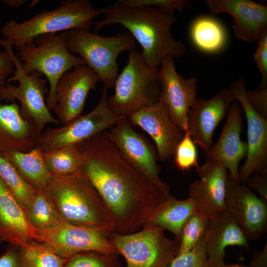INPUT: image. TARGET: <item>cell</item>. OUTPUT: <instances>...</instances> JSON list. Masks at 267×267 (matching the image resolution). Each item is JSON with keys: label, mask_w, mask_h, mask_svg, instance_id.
Listing matches in <instances>:
<instances>
[{"label": "cell", "mask_w": 267, "mask_h": 267, "mask_svg": "<svg viewBox=\"0 0 267 267\" xmlns=\"http://www.w3.org/2000/svg\"><path fill=\"white\" fill-rule=\"evenodd\" d=\"M78 145L82 173L106 205L115 224L114 232L139 230L167 195L122 158L104 132Z\"/></svg>", "instance_id": "1"}, {"label": "cell", "mask_w": 267, "mask_h": 267, "mask_svg": "<svg viewBox=\"0 0 267 267\" xmlns=\"http://www.w3.org/2000/svg\"><path fill=\"white\" fill-rule=\"evenodd\" d=\"M103 8L104 18L93 22L94 31L108 25H121L140 45L149 66L158 68L164 59L185 54V46L172 32L177 21L174 11L153 6H128L118 1Z\"/></svg>", "instance_id": "2"}, {"label": "cell", "mask_w": 267, "mask_h": 267, "mask_svg": "<svg viewBox=\"0 0 267 267\" xmlns=\"http://www.w3.org/2000/svg\"><path fill=\"white\" fill-rule=\"evenodd\" d=\"M63 222L107 233L115 224L102 199L82 173L52 176L44 189Z\"/></svg>", "instance_id": "3"}, {"label": "cell", "mask_w": 267, "mask_h": 267, "mask_svg": "<svg viewBox=\"0 0 267 267\" xmlns=\"http://www.w3.org/2000/svg\"><path fill=\"white\" fill-rule=\"evenodd\" d=\"M103 12V8L97 9L88 0H64L57 8L42 11L26 21H6L0 29L1 38L16 48L42 34L76 29L90 30L93 19Z\"/></svg>", "instance_id": "4"}, {"label": "cell", "mask_w": 267, "mask_h": 267, "mask_svg": "<svg viewBox=\"0 0 267 267\" xmlns=\"http://www.w3.org/2000/svg\"><path fill=\"white\" fill-rule=\"evenodd\" d=\"M65 38L66 32L42 34L33 42L16 48L15 55L25 73L37 71L46 77L49 89L46 104L50 111L56 106L55 90L61 77L77 66L86 64L82 58L68 51Z\"/></svg>", "instance_id": "5"}, {"label": "cell", "mask_w": 267, "mask_h": 267, "mask_svg": "<svg viewBox=\"0 0 267 267\" xmlns=\"http://www.w3.org/2000/svg\"><path fill=\"white\" fill-rule=\"evenodd\" d=\"M114 94L108 98V106L119 117L131 114L159 100L160 79L158 68L149 66L142 53L134 49L115 85Z\"/></svg>", "instance_id": "6"}, {"label": "cell", "mask_w": 267, "mask_h": 267, "mask_svg": "<svg viewBox=\"0 0 267 267\" xmlns=\"http://www.w3.org/2000/svg\"><path fill=\"white\" fill-rule=\"evenodd\" d=\"M68 51L79 54L97 75L107 89H112L118 76V55L134 49L136 41L128 32L103 37L89 30L76 29L66 32Z\"/></svg>", "instance_id": "7"}, {"label": "cell", "mask_w": 267, "mask_h": 267, "mask_svg": "<svg viewBox=\"0 0 267 267\" xmlns=\"http://www.w3.org/2000/svg\"><path fill=\"white\" fill-rule=\"evenodd\" d=\"M109 238L126 267H168L179 246L177 239L167 237L164 229L150 223L130 234L111 233Z\"/></svg>", "instance_id": "8"}, {"label": "cell", "mask_w": 267, "mask_h": 267, "mask_svg": "<svg viewBox=\"0 0 267 267\" xmlns=\"http://www.w3.org/2000/svg\"><path fill=\"white\" fill-rule=\"evenodd\" d=\"M107 89L103 87L100 99L90 112L80 115L68 124L48 127L40 135L38 146L43 152L55 151L75 145L109 129L121 118L109 108Z\"/></svg>", "instance_id": "9"}, {"label": "cell", "mask_w": 267, "mask_h": 267, "mask_svg": "<svg viewBox=\"0 0 267 267\" xmlns=\"http://www.w3.org/2000/svg\"><path fill=\"white\" fill-rule=\"evenodd\" d=\"M106 135L115 145L122 158L146 177L165 195L170 194L169 186L160 178L157 152L133 128L127 117L119 119Z\"/></svg>", "instance_id": "10"}, {"label": "cell", "mask_w": 267, "mask_h": 267, "mask_svg": "<svg viewBox=\"0 0 267 267\" xmlns=\"http://www.w3.org/2000/svg\"><path fill=\"white\" fill-rule=\"evenodd\" d=\"M109 234L62 222L54 227L36 230L35 239L49 246L62 258L84 252L119 254Z\"/></svg>", "instance_id": "11"}, {"label": "cell", "mask_w": 267, "mask_h": 267, "mask_svg": "<svg viewBox=\"0 0 267 267\" xmlns=\"http://www.w3.org/2000/svg\"><path fill=\"white\" fill-rule=\"evenodd\" d=\"M0 44L8 51L14 65V76L9 78L7 82H18L15 98L20 103L22 116L32 121L41 134L46 124L60 125L47 108L45 96L47 95L48 89L46 80L42 77L43 75L37 71L30 74L25 73L21 61L13 53L12 47L0 37Z\"/></svg>", "instance_id": "12"}, {"label": "cell", "mask_w": 267, "mask_h": 267, "mask_svg": "<svg viewBox=\"0 0 267 267\" xmlns=\"http://www.w3.org/2000/svg\"><path fill=\"white\" fill-rule=\"evenodd\" d=\"M229 89L247 120L248 153L238 171L239 182L245 183L253 173L267 175V119L259 115L249 103L243 77L234 81Z\"/></svg>", "instance_id": "13"}, {"label": "cell", "mask_w": 267, "mask_h": 267, "mask_svg": "<svg viewBox=\"0 0 267 267\" xmlns=\"http://www.w3.org/2000/svg\"><path fill=\"white\" fill-rule=\"evenodd\" d=\"M98 82L97 75L86 64L77 66L63 74L56 88L53 110L60 126L81 115L89 92L96 89Z\"/></svg>", "instance_id": "14"}, {"label": "cell", "mask_w": 267, "mask_h": 267, "mask_svg": "<svg viewBox=\"0 0 267 267\" xmlns=\"http://www.w3.org/2000/svg\"><path fill=\"white\" fill-rule=\"evenodd\" d=\"M160 66L158 101L168 106L175 124L185 132L188 113L197 99V80L194 77L186 79L178 73L174 59H164Z\"/></svg>", "instance_id": "15"}, {"label": "cell", "mask_w": 267, "mask_h": 267, "mask_svg": "<svg viewBox=\"0 0 267 267\" xmlns=\"http://www.w3.org/2000/svg\"><path fill=\"white\" fill-rule=\"evenodd\" d=\"M225 204L248 239L256 240L266 231L267 202L244 183L227 178Z\"/></svg>", "instance_id": "16"}, {"label": "cell", "mask_w": 267, "mask_h": 267, "mask_svg": "<svg viewBox=\"0 0 267 267\" xmlns=\"http://www.w3.org/2000/svg\"><path fill=\"white\" fill-rule=\"evenodd\" d=\"M127 118L133 126L139 127L151 137L156 144L158 159L165 162L174 157L185 132L175 124L166 105L158 101Z\"/></svg>", "instance_id": "17"}, {"label": "cell", "mask_w": 267, "mask_h": 267, "mask_svg": "<svg viewBox=\"0 0 267 267\" xmlns=\"http://www.w3.org/2000/svg\"><path fill=\"white\" fill-rule=\"evenodd\" d=\"M235 100L231 90L226 89L209 99L197 97L190 108L185 132L205 153L212 146L215 130Z\"/></svg>", "instance_id": "18"}, {"label": "cell", "mask_w": 267, "mask_h": 267, "mask_svg": "<svg viewBox=\"0 0 267 267\" xmlns=\"http://www.w3.org/2000/svg\"><path fill=\"white\" fill-rule=\"evenodd\" d=\"M227 170L221 163L207 160L196 167L199 178L190 183L188 197L209 218L226 209Z\"/></svg>", "instance_id": "19"}, {"label": "cell", "mask_w": 267, "mask_h": 267, "mask_svg": "<svg viewBox=\"0 0 267 267\" xmlns=\"http://www.w3.org/2000/svg\"><path fill=\"white\" fill-rule=\"evenodd\" d=\"M242 109L235 100L226 115V120L216 143L206 153V160L222 164L234 179L239 181L238 166L246 157L248 145L241 139Z\"/></svg>", "instance_id": "20"}, {"label": "cell", "mask_w": 267, "mask_h": 267, "mask_svg": "<svg viewBox=\"0 0 267 267\" xmlns=\"http://www.w3.org/2000/svg\"><path fill=\"white\" fill-rule=\"evenodd\" d=\"M205 4L214 14L225 13L233 19L235 37L245 42L258 40L267 28V6L250 0H207Z\"/></svg>", "instance_id": "21"}, {"label": "cell", "mask_w": 267, "mask_h": 267, "mask_svg": "<svg viewBox=\"0 0 267 267\" xmlns=\"http://www.w3.org/2000/svg\"><path fill=\"white\" fill-rule=\"evenodd\" d=\"M41 133L31 120L21 115L16 100L0 103V154L8 152L26 153L38 144Z\"/></svg>", "instance_id": "22"}, {"label": "cell", "mask_w": 267, "mask_h": 267, "mask_svg": "<svg viewBox=\"0 0 267 267\" xmlns=\"http://www.w3.org/2000/svg\"><path fill=\"white\" fill-rule=\"evenodd\" d=\"M203 239L212 267L224 262L227 247L249 248V239L227 209L209 218Z\"/></svg>", "instance_id": "23"}, {"label": "cell", "mask_w": 267, "mask_h": 267, "mask_svg": "<svg viewBox=\"0 0 267 267\" xmlns=\"http://www.w3.org/2000/svg\"><path fill=\"white\" fill-rule=\"evenodd\" d=\"M36 237L25 211L0 178V238L21 245Z\"/></svg>", "instance_id": "24"}, {"label": "cell", "mask_w": 267, "mask_h": 267, "mask_svg": "<svg viewBox=\"0 0 267 267\" xmlns=\"http://www.w3.org/2000/svg\"><path fill=\"white\" fill-rule=\"evenodd\" d=\"M197 209L191 198L179 200L169 194L157 205L146 224H153L171 231L180 242L184 223Z\"/></svg>", "instance_id": "25"}, {"label": "cell", "mask_w": 267, "mask_h": 267, "mask_svg": "<svg viewBox=\"0 0 267 267\" xmlns=\"http://www.w3.org/2000/svg\"><path fill=\"white\" fill-rule=\"evenodd\" d=\"M16 168L24 180L36 190H44L52 178L37 145L26 153L8 152L1 155Z\"/></svg>", "instance_id": "26"}, {"label": "cell", "mask_w": 267, "mask_h": 267, "mask_svg": "<svg viewBox=\"0 0 267 267\" xmlns=\"http://www.w3.org/2000/svg\"><path fill=\"white\" fill-rule=\"evenodd\" d=\"M190 35L195 46L207 53H215L222 50L227 39L225 30L222 23L209 16L195 19L190 28Z\"/></svg>", "instance_id": "27"}, {"label": "cell", "mask_w": 267, "mask_h": 267, "mask_svg": "<svg viewBox=\"0 0 267 267\" xmlns=\"http://www.w3.org/2000/svg\"><path fill=\"white\" fill-rule=\"evenodd\" d=\"M45 166L52 176H68L82 173L83 158L78 144L43 152Z\"/></svg>", "instance_id": "28"}, {"label": "cell", "mask_w": 267, "mask_h": 267, "mask_svg": "<svg viewBox=\"0 0 267 267\" xmlns=\"http://www.w3.org/2000/svg\"><path fill=\"white\" fill-rule=\"evenodd\" d=\"M28 220L36 230L55 226L61 221L53 202L44 190H38L31 203L25 210Z\"/></svg>", "instance_id": "29"}, {"label": "cell", "mask_w": 267, "mask_h": 267, "mask_svg": "<svg viewBox=\"0 0 267 267\" xmlns=\"http://www.w3.org/2000/svg\"><path fill=\"white\" fill-rule=\"evenodd\" d=\"M20 246L22 267H64L67 260L44 243L28 241Z\"/></svg>", "instance_id": "30"}, {"label": "cell", "mask_w": 267, "mask_h": 267, "mask_svg": "<svg viewBox=\"0 0 267 267\" xmlns=\"http://www.w3.org/2000/svg\"><path fill=\"white\" fill-rule=\"evenodd\" d=\"M0 178L25 212L35 197L37 190L26 182L15 167L0 154Z\"/></svg>", "instance_id": "31"}, {"label": "cell", "mask_w": 267, "mask_h": 267, "mask_svg": "<svg viewBox=\"0 0 267 267\" xmlns=\"http://www.w3.org/2000/svg\"><path fill=\"white\" fill-rule=\"evenodd\" d=\"M209 218L198 209L188 218L182 228L177 255L189 251L196 245L204 235Z\"/></svg>", "instance_id": "32"}, {"label": "cell", "mask_w": 267, "mask_h": 267, "mask_svg": "<svg viewBox=\"0 0 267 267\" xmlns=\"http://www.w3.org/2000/svg\"><path fill=\"white\" fill-rule=\"evenodd\" d=\"M118 254L84 252L68 258L64 267H121Z\"/></svg>", "instance_id": "33"}, {"label": "cell", "mask_w": 267, "mask_h": 267, "mask_svg": "<svg viewBox=\"0 0 267 267\" xmlns=\"http://www.w3.org/2000/svg\"><path fill=\"white\" fill-rule=\"evenodd\" d=\"M168 267H212L203 236L191 250L175 257Z\"/></svg>", "instance_id": "34"}, {"label": "cell", "mask_w": 267, "mask_h": 267, "mask_svg": "<svg viewBox=\"0 0 267 267\" xmlns=\"http://www.w3.org/2000/svg\"><path fill=\"white\" fill-rule=\"evenodd\" d=\"M14 69L13 60L8 51L0 52V103H9L16 100L17 86L5 84Z\"/></svg>", "instance_id": "35"}, {"label": "cell", "mask_w": 267, "mask_h": 267, "mask_svg": "<svg viewBox=\"0 0 267 267\" xmlns=\"http://www.w3.org/2000/svg\"><path fill=\"white\" fill-rule=\"evenodd\" d=\"M174 158L176 165L181 171H188L199 165L195 144L187 132H185L184 136L178 143Z\"/></svg>", "instance_id": "36"}, {"label": "cell", "mask_w": 267, "mask_h": 267, "mask_svg": "<svg viewBox=\"0 0 267 267\" xmlns=\"http://www.w3.org/2000/svg\"><path fill=\"white\" fill-rule=\"evenodd\" d=\"M118 1L128 6H153L173 11L175 10L182 11L191 6V2L187 0H120Z\"/></svg>", "instance_id": "37"}, {"label": "cell", "mask_w": 267, "mask_h": 267, "mask_svg": "<svg viewBox=\"0 0 267 267\" xmlns=\"http://www.w3.org/2000/svg\"><path fill=\"white\" fill-rule=\"evenodd\" d=\"M258 44L254 54V59L262 74L261 84L258 89L267 88V28L261 33Z\"/></svg>", "instance_id": "38"}, {"label": "cell", "mask_w": 267, "mask_h": 267, "mask_svg": "<svg viewBox=\"0 0 267 267\" xmlns=\"http://www.w3.org/2000/svg\"><path fill=\"white\" fill-rule=\"evenodd\" d=\"M246 94L252 108L259 115L267 119V88L255 90L246 89Z\"/></svg>", "instance_id": "39"}, {"label": "cell", "mask_w": 267, "mask_h": 267, "mask_svg": "<svg viewBox=\"0 0 267 267\" xmlns=\"http://www.w3.org/2000/svg\"><path fill=\"white\" fill-rule=\"evenodd\" d=\"M244 184L251 190L258 193L261 198L267 202V175L254 174Z\"/></svg>", "instance_id": "40"}, {"label": "cell", "mask_w": 267, "mask_h": 267, "mask_svg": "<svg viewBox=\"0 0 267 267\" xmlns=\"http://www.w3.org/2000/svg\"><path fill=\"white\" fill-rule=\"evenodd\" d=\"M0 267H22L20 251L9 248L0 256Z\"/></svg>", "instance_id": "41"}, {"label": "cell", "mask_w": 267, "mask_h": 267, "mask_svg": "<svg viewBox=\"0 0 267 267\" xmlns=\"http://www.w3.org/2000/svg\"><path fill=\"white\" fill-rule=\"evenodd\" d=\"M249 267H267V245L261 251L255 253Z\"/></svg>", "instance_id": "42"}, {"label": "cell", "mask_w": 267, "mask_h": 267, "mask_svg": "<svg viewBox=\"0 0 267 267\" xmlns=\"http://www.w3.org/2000/svg\"><path fill=\"white\" fill-rule=\"evenodd\" d=\"M27 0H3L1 2L5 4L13 7L22 6Z\"/></svg>", "instance_id": "43"}, {"label": "cell", "mask_w": 267, "mask_h": 267, "mask_svg": "<svg viewBox=\"0 0 267 267\" xmlns=\"http://www.w3.org/2000/svg\"><path fill=\"white\" fill-rule=\"evenodd\" d=\"M212 267H249V266L239 264L227 265L225 264L224 262H222L217 265L213 266Z\"/></svg>", "instance_id": "44"}, {"label": "cell", "mask_w": 267, "mask_h": 267, "mask_svg": "<svg viewBox=\"0 0 267 267\" xmlns=\"http://www.w3.org/2000/svg\"><path fill=\"white\" fill-rule=\"evenodd\" d=\"M1 240H1V239L0 237V241Z\"/></svg>", "instance_id": "45"}, {"label": "cell", "mask_w": 267, "mask_h": 267, "mask_svg": "<svg viewBox=\"0 0 267 267\" xmlns=\"http://www.w3.org/2000/svg\"></svg>", "instance_id": "46"}]
</instances>
